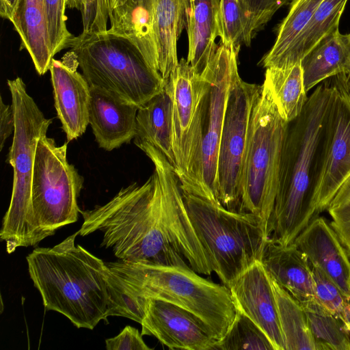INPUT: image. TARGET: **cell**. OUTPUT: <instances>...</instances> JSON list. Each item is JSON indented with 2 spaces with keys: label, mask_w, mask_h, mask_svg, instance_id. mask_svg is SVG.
<instances>
[{
  "label": "cell",
  "mask_w": 350,
  "mask_h": 350,
  "mask_svg": "<svg viewBox=\"0 0 350 350\" xmlns=\"http://www.w3.org/2000/svg\"><path fill=\"white\" fill-rule=\"evenodd\" d=\"M138 147L152 162V174L142 185L122 188L103 205L80 210L79 235L100 232V245L122 261L191 267L210 275L209 257L188 215L174 167L150 144L141 142Z\"/></svg>",
  "instance_id": "6da1fadb"
},
{
  "label": "cell",
  "mask_w": 350,
  "mask_h": 350,
  "mask_svg": "<svg viewBox=\"0 0 350 350\" xmlns=\"http://www.w3.org/2000/svg\"><path fill=\"white\" fill-rule=\"evenodd\" d=\"M78 231L52 247H36L28 271L46 310L62 314L78 328L93 329L118 316L141 323L144 310L99 258L75 244Z\"/></svg>",
  "instance_id": "7a4b0ae2"
},
{
  "label": "cell",
  "mask_w": 350,
  "mask_h": 350,
  "mask_svg": "<svg viewBox=\"0 0 350 350\" xmlns=\"http://www.w3.org/2000/svg\"><path fill=\"white\" fill-rule=\"evenodd\" d=\"M332 78L316 88L300 115L288 123L269 239L291 244L317 216L314 194L325 120L334 95Z\"/></svg>",
  "instance_id": "3957f363"
},
{
  "label": "cell",
  "mask_w": 350,
  "mask_h": 350,
  "mask_svg": "<svg viewBox=\"0 0 350 350\" xmlns=\"http://www.w3.org/2000/svg\"><path fill=\"white\" fill-rule=\"evenodd\" d=\"M124 291L137 301L154 298L193 313L219 340L232 323L236 308L228 287L208 280L191 267L105 262Z\"/></svg>",
  "instance_id": "277c9868"
},
{
  "label": "cell",
  "mask_w": 350,
  "mask_h": 350,
  "mask_svg": "<svg viewBox=\"0 0 350 350\" xmlns=\"http://www.w3.org/2000/svg\"><path fill=\"white\" fill-rule=\"evenodd\" d=\"M15 118L13 139L7 162L13 168L11 200L2 222L0 238L8 254L19 247L37 245L42 239L35 224L31 183L37 144L46 135L52 119L46 118L28 94L21 77L8 79Z\"/></svg>",
  "instance_id": "5b68a950"
},
{
  "label": "cell",
  "mask_w": 350,
  "mask_h": 350,
  "mask_svg": "<svg viewBox=\"0 0 350 350\" xmlns=\"http://www.w3.org/2000/svg\"><path fill=\"white\" fill-rule=\"evenodd\" d=\"M68 48L90 86L109 91L140 107L165 88L161 74L129 38L110 31L81 32Z\"/></svg>",
  "instance_id": "8992f818"
},
{
  "label": "cell",
  "mask_w": 350,
  "mask_h": 350,
  "mask_svg": "<svg viewBox=\"0 0 350 350\" xmlns=\"http://www.w3.org/2000/svg\"><path fill=\"white\" fill-rule=\"evenodd\" d=\"M182 193L212 271L224 285L228 286L256 261L262 260L269 237L258 217L229 211L221 204Z\"/></svg>",
  "instance_id": "52a82bcc"
},
{
  "label": "cell",
  "mask_w": 350,
  "mask_h": 350,
  "mask_svg": "<svg viewBox=\"0 0 350 350\" xmlns=\"http://www.w3.org/2000/svg\"><path fill=\"white\" fill-rule=\"evenodd\" d=\"M288 123L281 116L265 79L251 115L241 181V211L258 217L267 233Z\"/></svg>",
  "instance_id": "ba28073f"
},
{
  "label": "cell",
  "mask_w": 350,
  "mask_h": 350,
  "mask_svg": "<svg viewBox=\"0 0 350 350\" xmlns=\"http://www.w3.org/2000/svg\"><path fill=\"white\" fill-rule=\"evenodd\" d=\"M210 84L181 58L170 74L165 89L173 104L174 171L183 192L217 203L202 177L203 124Z\"/></svg>",
  "instance_id": "9c48e42d"
},
{
  "label": "cell",
  "mask_w": 350,
  "mask_h": 350,
  "mask_svg": "<svg viewBox=\"0 0 350 350\" xmlns=\"http://www.w3.org/2000/svg\"><path fill=\"white\" fill-rule=\"evenodd\" d=\"M68 142L57 146L46 135L39 139L31 183L33 217L41 239L78 220L83 178L67 159Z\"/></svg>",
  "instance_id": "30bf717a"
},
{
  "label": "cell",
  "mask_w": 350,
  "mask_h": 350,
  "mask_svg": "<svg viewBox=\"0 0 350 350\" xmlns=\"http://www.w3.org/2000/svg\"><path fill=\"white\" fill-rule=\"evenodd\" d=\"M261 86L241 79L230 87L219 143L217 198L229 211H241V181L251 115Z\"/></svg>",
  "instance_id": "8fae6325"
},
{
  "label": "cell",
  "mask_w": 350,
  "mask_h": 350,
  "mask_svg": "<svg viewBox=\"0 0 350 350\" xmlns=\"http://www.w3.org/2000/svg\"><path fill=\"white\" fill-rule=\"evenodd\" d=\"M331 78L335 91L325 120L314 194L317 214L327 210L350 176V74Z\"/></svg>",
  "instance_id": "7c38bea8"
},
{
  "label": "cell",
  "mask_w": 350,
  "mask_h": 350,
  "mask_svg": "<svg viewBox=\"0 0 350 350\" xmlns=\"http://www.w3.org/2000/svg\"><path fill=\"white\" fill-rule=\"evenodd\" d=\"M237 55L232 47L221 44L201 75L210 84L203 124L202 177L210 195L219 204L217 198L219 143L230 87L238 70Z\"/></svg>",
  "instance_id": "4fadbf2b"
},
{
  "label": "cell",
  "mask_w": 350,
  "mask_h": 350,
  "mask_svg": "<svg viewBox=\"0 0 350 350\" xmlns=\"http://www.w3.org/2000/svg\"><path fill=\"white\" fill-rule=\"evenodd\" d=\"M146 299L142 336H153L171 349L213 350L218 340L198 316L167 301Z\"/></svg>",
  "instance_id": "5bb4252c"
},
{
  "label": "cell",
  "mask_w": 350,
  "mask_h": 350,
  "mask_svg": "<svg viewBox=\"0 0 350 350\" xmlns=\"http://www.w3.org/2000/svg\"><path fill=\"white\" fill-rule=\"evenodd\" d=\"M78 66L75 53L70 51L62 60L53 58L49 68L55 107L68 142L81 137L89 124L90 85Z\"/></svg>",
  "instance_id": "9a60e30c"
},
{
  "label": "cell",
  "mask_w": 350,
  "mask_h": 350,
  "mask_svg": "<svg viewBox=\"0 0 350 350\" xmlns=\"http://www.w3.org/2000/svg\"><path fill=\"white\" fill-rule=\"evenodd\" d=\"M228 287L236 310L266 334L275 350H285L270 277L262 261H256Z\"/></svg>",
  "instance_id": "2e32d148"
},
{
  "label": "cell",
  "mask_w": 350,
  "mask_h": 350,
  "mask_svg": "<svg viewBox=\"0 0 350 350\" xmlns=\"http://www.w3.org/2000/svg\"><path fill=\"white\" fill-rule=\"evenodd\" d=\"M138 109L109 91L90 86L89 124L98 146L111 151L133 139Z\"/></svg>",
  "instance_id": "e0dca14e"
},
{
  "label": "cell",
  "mask_w": 350,
  "mask_h": 350,
  "mask_svg": "<svg viewBox=\"0 0 350 350\" xmlns=\"http://www.w3.org/2000/svg\"><path fill=\"white\" fill-rule=\"evenodd\" d=\"M293 243L310 264L318 266L350 297V258L336 232L325 217H315Z\"/></svg>",
  "instance_id": "ac0fdd59"
},
{
  "label": "cell",
  "mask_w": 350,
  "mask_h": 350,
  "mask_svg": "<svg viewBox=\"0 0 350 350\" xmlns=\"http://www.w3.org/2000/svg\"><path fill=\"white\" fill-rule=\"evenodd\" d=\"M261 261L267 273L300 304L316 298L310 264L293 243L284 245L269 239Z\"/></svg>",
  "instance_id": "d6986e66"
},
{
  "label": "cell",
  "mask_w": 350,
  "mask_h": 350,
  "mask_svg": "<svg viewBox=\"0 0 350 350\" xmlns=\"http://www.w3.org/2000/svg\"><path fill=\"white\" fill-rule=\"evenodd\" d=\"M155 8L156 0H126L111 10L108 29L133 42L149 65L159 72Z\"/></svg>",
  "instance_id": "ffe728a7"
},
{
  "label": "cell",
  "mask_w": 350,
  "mask_h": 350,
  "mask_svg": "<svg viewBox=\"0 0 350 350\" xmlns=\"http://www.w3.org/2000/svg\"><path fill=\"white\" fill-rule=\"evenodd\" d=\"M306 92L330 77L350 74V33L338 27L326 34L301 59Z\"/></svg>",
  "instance_id": "44dd1931"
},
{
  "label": "cell",
  "mask_w": 350,
  "mask_h": 350,
  "mask_svg": "<svg viewBox=\"0 0 350 350\" xmlns=\"http://www.w3.org/2000/svg\"><path fill=\"white\" fill-rule=\"evenodd\" d=\"M21 39L20 49L29 54L40 75L49 70L52 56L44 0H19L11 21Z\"/></svg>",
  "instance_id": "7402d4cb"
},
{
  "label": "cell",
  "mask_w": 350,
  "mask_h": 350,
  "mask_svg": "<svg viewBox=\"0 0 350 350\" xmlns=\"http://www.w3.org/2000/svg\"><path fill=\"white\" fill-rule=\"evenodd\" d=\"M190 0H156L154 32L159 72L167 81L178 66L177 42L186 28Z\"/></svg>",
  "instance_id": "603a6c76"
},
{
  "label": "cell",
  "mask_w": 350,
  "mask_h": 350,
  "mask_svg": "<svg viewBox=\"0 0 350 350\" xmlns=\"http://www.w3.org/2000/svg\"><path fill=\"white\" fill-rule=\"evenodd\" d=\"M220 0H190L186 27L189 50L187 61L194 72L201 75L218 46L217 16Z\"/></svg>",
  "instance_id": "cb8c5ba5"
},
{
  "label": "cell",
  "mask_w": 350,
  "mask_h": 350,
  "mask_svg": "<svg viewBox=\"0 0 350 350\" xmlns=\"http://www.w3.org/2000/svg\"><path fill=\"white\" fill-rule=\"evenodd\" d=\"M134 139L146 142L161 151L174 167L173 104L165 89L139 107Z\"/></svg>",
  "instance_id": "d4e9b609"
},
{
  "label": "cell",
  "mask_w": 350,
  "mask_h": 350,
  "mask_svg": "<svg viewBox=\"0 0 350 350\" xmlns=\"http://www.w3.org/2000/svg\"><path fill=\"white\" fill-rule=\"evenodd\" d=\"M347 1V0H323L286 53L279 68L290 67L300 62L326 34L338 27Z\"/></svg>",
  "instance_id": "484cf974"
},
{
  "label": "cell",
  "mask_w": 350,
  "mask_h": 350,
  "mask_svg": "<svg viewBox=\"0 0 350 350\" xmlns=\"http://www.w3.org/2000/svg\"><path fill=\"white\" fill-rule=\"evenodd\" d=\"M265 79L282 118L288 122L296 119L308 99L301 62L286 68H267Z\"/></svg>",
  "instance_id": "4316f807"
},
{
  "label": "cell",
  "mask_w": 350,
  "mask_h": 350,
  "mask_svg": "<svg viewBox=\"0 0 350 350\" xmlns=\"http://www.w3.org/2000/svg\"><path fill=\"white\" fill-rule=\"evenodd\" d=\"M269 277L275 298L285 350H316L315 341L302 306L270 275Z\"/></svg>",
  "instance_id": "83f0119b"
},
{
  "label": "cell",
  "mask_w": 350,
  "mask_h": 350,
  "mask_svg": "<svg viewBox=\"0 0 350 350\" xmlns=\"http://www.w3.org/2000/svg\"><path fill=\"white\" fill-rule=\"evenodd\" d=\"M316 344V350H350V335L343 321L317 298L301 304Z\"/></svg>",
  "instance_id": "f1b7e54d"
},
{
  "label": "cell",
  "mask_w": 350,
  "mask_h": 350,
  "mask_svg": "<svg viewBox=\"0 0 350 350\" xmlns=\"http://www.w3.org/2000/svg\"><path fill=\"white\" fill-rule=\"evenodd\" d=\"M323 0H295L286 16L280 23L275 41L260 64L267 68H279L286 53L310 21Z\"/></svg>",
  "instance_id": "f546056e"
},
{
  "label": "cell",
  "mask_w": 350,
  "mask_h": 350,
  "mask_svg": "<svg viewBox=\"0 0 350 350\" xmlns=\"http://www.w3.org/2000/svg\"><path fill=\"white\" fill-rule=\"evenodd\" d=\"M240 349L275 350L266 334L245 314L236 310L229 329L213 350Z\"/></svg>",
  "instance_id": "4dcf8cb0"
},
{
  "label": "cell",
  "mask_w": 350,
  "mask_h": 350,
  "mask_svg": "<svg viewBox=\"0 0 350 350\" xmlns=\"http://www.w3.org/2000/svg\"><path fill=\"white\" fill-rule=\"evenodd\" d=\"M295 0H238L243 16V42L250 46L252 38L283 6Z\"/></svg>",
  "instance_id": "1f68e13d"
},
{
  "label": "cell",
  "mask_w": 350,
  "mask_h": 350,
  "mask_svg": "<svg viewBox=\"0 0 350 350\" xmlns=\"http://www.w3.org/2000/svg\"><path fill=\"white\" fill-rule=\"evenodd\" d=\"M244 33L243 16L238 0H220L217 16V34L221 44L238 54Z\"/></svg>",
  "instance_id": "d6a6232c"
},
{
  "label": "cell",
  "mask_w": 350,
  "mask_h": 350,
  "mask_svg": "<svg viewBox=\"0 0 350 350\" xmlns=\"http://www.w3.org/2000/svg\"><path fill=\"white\" fill-rule=\"evenodd\" d=\"M44 14L52 56L68 48L74 37L66 27V0H44Z\"/></svg>",
  "instance_id": "836d02e7"
},
{
  "label": "cell",
  "mask_w": 350,
  "mask_h": 350,
  "mask_svg": "<svg viewBox=\"0 0 350 350\" xmlns=\"http://www.w3.org/2000/svg\"><path fill=\"white\" fill-rule=\"evenodd\" d=\"M327 210L331 226L350 258V176L340 185Z\"/></svg>",
  "instance_id": "e575fe53"
},
{
  "label": "cell",
  "mask_w": 350,
  "mask_h": 350,
  "mask_svg": "<svg viewBox=\"0 0 350 350\" xmlns=\"http://www.w3.org/2000/svg\"><path fill=\"white\" fill-rule=\"evenodd\" d=\"M310 266L316 298L326 309L343 321L347 298L336 284L318 266L311 264Z\"/></svg>",
  "instance_id": "d590c367"
},
{
  "label": "cell",
  "mask_w": 350,
  "mask_h": 350,
  "mask_svg": "<svg viewBox=\"0 0 350 350\" xmlns=\"http://www.w3.org/2000/svg\"><path fill=\"white\" fill-rule=\"evenodd\" d=\"M111 0H68L66 7L77 9L81 14L83 32L107 30Z\"/></svg>",
  "instance_id": "8d00e7d4"
},
{
  "label": "cell",
  "mask_w": 350,
  "mask_h": 350,
  "mask_svg": "<svg viewBox=\"0 0 350 350\" xmlns=\"http://www.w3.org/2000/svg\"><path fill=\"white\" fill-rule=\"evenodd\" d=\"M105 345L107 350H152L144 341L142 333L130 325L116 336L106 339Z\"/></svg>",
  "instance_id": "74e56055"
},
{
  "label": "cell",
  "mask_w": 350,
  "mask_h": 350,
  "mask_svg": "<svg viewBox=\"0 0 350 350\" xmlns=\"http://www.w3.org/2000/svg\"><path fill=\"white\" fill-rule=\"evenodd\" d=\"M15 118L12 105L3 103L0 96V150H2L7 139L14 133Z\"/></svg>",
  "instance_id": "f35d334b"
},
{
  "label": "cell",
  "mask_w": 350,
  "mask_h": 350,
  "mask_svg": "<svg viewBox=\"0 0 350 350\" xmlns=\"http://www.w3.org/2000/svg\"><path fill=\"white\" fill-rule=\"evenodd\" d=\"M19 0H0V15L10 22L16 12Z\"/></svg>",
  "instance_id": "ab89813d"
},
{
  "label": "cell",
  "mask_w": 350,
  "mask_h": 350,
  "mask_svg": "<svg viewBox=\"0 0 350 350\" xmlns=\"http://www.w3.org/2000/svg\"><path fill=\"white\" fill-rule=\"evenodd\" d=\"M343 321L350 335V297L347 299L345 306Z\"/></svg>",
  "instance_id": "60d3db41"
},
{
  "label": "cell",
  "mask_w": 350,
  "mask_h": 350,
  "mask_svg": "<svg viewBox=\"0 0 350 350\" xmlns=\"http://www.w3.org/2000/svg\"><path fill=\"white\" fill-rule=\"evenodd\" d=\"M126 0H111V10H110V12L111 11V10L113 8H114L115 7H117L118 5H122L123 3H124Z\"/></svg>",
  "instance_id": "b9f144b4"
},
{
  "label": "cell",
  "mask_w": 350,
  "mask_h": 350,
  "mask_svg": "<svg viewBox=\"0 0 350 350\" xmlns=\"http://www.w3.org/2000/svg\"><path fill=\"white\" fill-rule=\"evenodd\" d=\"M68 1V0H66V1Z\"/></svg>",
  "instance_id": "7bdbcfd3"
}]
</instances>
